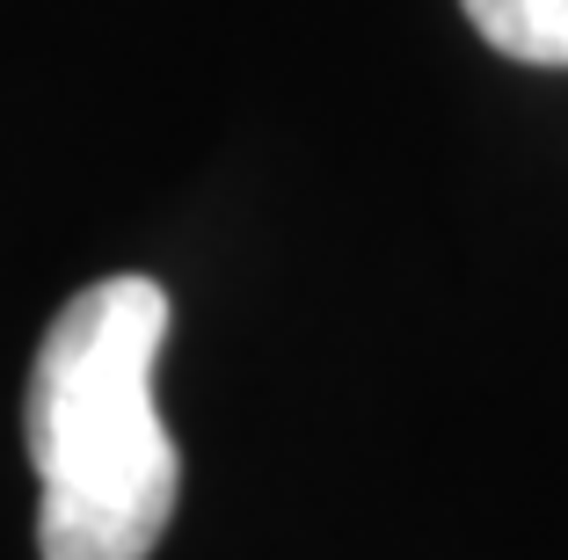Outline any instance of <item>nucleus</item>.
I'll return each mask as SVG.
<instances>
[{"instance_id":"1","label":"nucleus","mask_w":568,"mask_h":560,"mask_svg":"<svg viewBox=\"0 0 568 560\" xmlns=\"http://www.w3.org/2000/svg\"><path fill=\"white\" fill-rule=\"evenodd\" d=\"M168 292L102 277L59 306L30 364V466L44 560H146L175 517V437L153 415Z\"/></svg>"},{"instance_id":"2","label":"nucleus","mask_w":568,"mask_h":560,"mask_svg":"<svg viewBox=\"0 0 568 560\" xmlns=\"http://www.w3.org/2000/svg\"><path fill=\"white\" fill-rule=\"evenodd\" d=\"M467 22L518 67H568V0H459Z\"/></svg>"}]
</instances>
